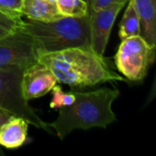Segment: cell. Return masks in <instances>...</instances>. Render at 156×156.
I'll use <instances>...</instances> for the list:
<instances>
[{"label": "cell", "instance_id": "obj_15", "mask_svg": "<svg viewBox=\"0 0 156 156\" xmlns=\"http://www.w3.org/2000/svg\"><path fill=\"white\" fill-rule=\"evenodd\" d=\"M24 0H0V10L11 13L21 15V9Z\"/></svg>", "mask_w": 156, "mask_h": 156}, {"label": "cell", "instance_id": "obj_2", "mask_svg": "<svg viewBox=\"0 0 156 156\" xmlns=\"http://www.w3.org/2000/svg\"><path fill=\"white\" fill-rule=\"evenodd\" d=\"M73 93L74 102L59 108L58 118L48 123L60 140L74 130L106 128L116 121L112 106L120 95L118 90L101 88L87 92L73 91Z\"/></svg>", "mask_w": 156, "mask_h": 156}, {"label": "cell", "instance_id": "obj_1", "mask_svg": "<svg viewBox=\"0 0 156 156\" xmlns=\"http://www.w3.org/2000/svg\"><path fill=\"white\" fill-rule=\"evenodd\" d=\"M38 61L50 69L58 82L71 88L127 80L111 68L104 56H98L90 48H72L50 53L39 52Z\"/></svg>", "mask_w": 156, "mask_h": 156}, {"label": "cell", "instance_id": "obj_16", "mask_svg": "<svg viewBox=\"0 0 156 156\" xmlns=\"http://www.w3.org/2000/svg\"><path fill=\"white\" fill-rule=\"evenodd\" d=\"M53 93V98L50 101V108L52 109H59L63 106L62 104V98L64 95V92L60 86H58L57 84L53 87L51 90Z\"/></svg>", "mask_w": 156, "mask_h": 156}, {"label": "cell", "instance_id": "obj_10", "mask_svg": "<svg viewBox=\"0 0 156 156\" xmlns=\"http://www.w3.org/2000/svg\"><path fill=\"white\" fill-rule=\"evenodd\" d=\"M140 19L141 36L156 47V0H133Z\"/></svg>", "mask_w": 156, "mask_h": 156}, {"label": "cell", "instance_id": "obj_8", "mask_svg": "<svg viewBox=\"0 0 156 156\" xmlns=\"http://www.w3.org/2000/svg\"><path fill=\"white\" fill-rule=\"evenodd\" d=\"M58 80L46 65L37 61L23 69L21 90L24 99L27 101L40 98L53 89Z\"/></svg>", "mask_w": 156, "mask_h": 156}, {"label": "cell", "instance_id": "obj_12", "mask_svg": "<svg viewBox=\"0 0 156 156\" xmlns=\"http://www.w3.org/2000/svg\"><path fill=\"white\" fill-rule=\"evenodd\" d=\"M141 35L140 19L133 0H128V5L120 24L119 37L122 40Z\"/></svg>", "mask_w": 156, "mask_h": 156}, {"label": "cell", "instance_id": "obj_18", "mask_svg": "<svg viewBox=\"0 0 156 156\" xmlns=\"http://www.w3.org/2000/svg\"><path fill=\"white\" fill-rule=\"evenodd\" d=\"M75 101V95L73 92H69V93H64L63 98H62V104L63 106H69L71 105ZM62 106V107H63Z\"/></svg>", "mask_w": 156, "mask_h": 156}, {"label": "cell", "instance_id": "obj_20", "mask_svg": "<svg viewBox=\"0 0 156 156\" xmlns=\"http://www.w3.org/2000/svg\"><path fill=\"white\" fill-rule=\"evenodd\" d=\"M84 1H85V2H86V3H87L88 5H89V6H90V0H84Z\"/></svg>", "mask_w": 156, "mask_h": 156}, {"label": "cell", "instance_id": "obj_9", "mask_svg": "<svg viewBox=\"0 0 156 156\" xmlns=\"http://www.w3.org/2000/svg\"><path fill=\"white\" fill-rule=\"evenodd\" d=\"M28 122L21 117L12 116L0 127V145L6 149L22 146L27 138Z\"/></svg>", "mask_w": 156, "mask_h": 156}, {"label": "cell", "instance_id": "obj_13", "mask_svg": "<svg viewBox=\"0 0 156 156\" xmlns=\"http://www.w3.org/2000/svg\"><path fill=\"white\" fill-rule=\"evenodd\" d=\"M56 4L63 16L81 17L90 13V6L84 0H57Z\"/></svg>", "mask_w": 156, "mask_h": 156}, {"label": "cell", "instance_id": "obj_14", "mask_svg": "<svg viewBox=\"0 0 156 156\" xmlns=\"http://www.w3.org/2000/svg\"><path fill=\"white\" fill-rule=\"evenodd\" d=\"M25 21L21 15L0 10V38L12 35L24 28Z\"/></svg>", "mask_w": 156, "mask_h": 156}, {"label": "cell", "instance_id": "obj_7", "mask_svg": "<svg viewBox=\"0 0 156 156\" xmlns=\"http://www.w3.org/2000/svg\"><path fill=\"white\" fill-rule=\"evenodd\" d=\"M125 5L126 3H116L98 11L90 10V48L98 56H104L113 24Z\"/></svg>", "mask_w": 156, "mask_h": 156}, {"label": "cell", "instance_id": "obj_17", "mask_svg": "<svg viewBox=\"0 0 156 156\" xmlns=\"http://www.w3.org/2000/svg\"><path fill=\"white\" fill-rule=\"evenodd\" d=\"M128 0H90V10L98 11L116 3H127Z\"/></svg>", "mask_w": 156, "mask_h": 156}, {"label": "cell", "instance_id": "obj_21", "mask_svg": "<svg viewBox=\"0 0 156 156\" xmlns=\"http://www.w3.org/2000/svg\"><path fill=\"white\" fill-rule=\"evenodd\" d=\"M48 1H50V2H54V3H56V1H57V0H48Z\"/></svg>", "mask_w": 156, "mask_h": 156}, {"label": "cell", "instance_id": "obj_19", "mask_svg": "<svg viewBox=\"0 0 156 156\" xmlns=\"http://www.w3.org/2000/svg\"><path fill=\"white\" fill-rule=\"evenodd\" d=\"M12 116H15V115L12 114L11 112H7L6 110L0 108V127L2 124H4L5 122H7Z\"/></svg>", "mask_w": 156, "mask_h": 156}, {"label": "cell", "instance_id": "obj_5", "mask_svg": "<svg viewBox=\"0 0 156 156\" xmlns=\"http://www.w3.org/2000/svg\"><path fill=\"white\" fill-rule=\"evenodd\" d=\"M155 48L141 35L125 38L114 57L115 65L129 80H143L155 59Z\"/></svg>", "mask_w": 156, "mask_h": 156}, {"label": "cell", "instance_id": "obj_11", "mask_svg": "<svg viewBox=\"0 0 156 156\" xmlns=\"http://www.w3.org/2000/svg\"><path fill=\"white\" fill-rule=\"evenodd\" d=\"M22 16L36 21H53L63 17L57 4L48 0H24L21 9Z\"/></svg>", "mask_w": 156, "mask_h": 156}, {"label": "cell", "instance_id": "obj_6", "mask_svg": "<svg viewBox=\"0 0 156 156\" xmlns=\"http://www.w3.org/2000/svg\"><path fill=\"white\" fill-rule=\"evenodd\" d=\"M39 51L35 39L24 28L0 38V69L26 68L38 61Z\"/></svg>", "mask_w": 156, "mask_h": 156}, {"label": "cell", "instance_id": "obj_3", "mask_svg": "<svg viewBox=\"0 0 156 156\" xmlns=\"http://www.w3.org/2000/svg\"><path fill=\"white\" fill-rule=\"evenodd\" d=\"M24 30L35 39L39 52L90 48V13L81 17L63 16L48 22L28 19L25 21Z\"/></svg>", "mask_w": 156, "mask_h": 156}, {"label": "cell", "instance_id": "obj_4", "mask_svg": "<svg viewBox=\"0 0 156 156\" xmlns=\"http://www.w3.org/2000/svg\"><path fill=\"white\" fill-rule=\"evenodd\" d=\"M24 68L11 67L0 69V108L15 116L26 120L37 129L52 133L48 123L45 122L29 106L22 95L21 79Z\"/></svg>", "mask_w": 156, "mask_h": 156}]
</instances>
